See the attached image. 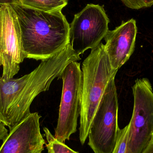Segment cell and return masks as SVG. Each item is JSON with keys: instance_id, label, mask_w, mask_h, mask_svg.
I'll list each match as a JSON object with an SVG mask.
<instances>
[{"instance_id": "7a4b0ae2", "label": "cell", "mask_w": 153, "mask_h": 153, "mask_svg": "<svg viewBox=\"0 0 153 153\" xmlns=\"http://www.w3.org/2000/svg\"><path fill=\"white\" fill-rule=\"evenodd\" d=\"M12 5L19 20L25 59L46 60L70 44V24L62 11L45 13Z\"/></svg>"}, {"instance_id": "4fadbf2b", "label": "cell", "mask_w": 153, "mask_h": 153, "mask_svg": "<svg viewBox=\"0 0 153 153\" xmlns=\"http://www.w3.org/2000/svg\"><path fill=\"white\" fill-rule=\"evenodd\" d=\"M128 134V128L127 125L120 130L117 143L111 153H127Z\"/></svg>"}, {"instance_id": "8992f818", "label": "cell", "mask_w": 153, "mask_h": 153, "mask_svg": "<svg viewBox=\"0 0 153 153\" xmlns=\"http://www.w3.org/2000/svg\"><path fill=\"white\" fill-rule=\"evenodd\" d=\"M59 79L63 82L62 97L54 137L62 143L69 140L76 131L81 111L82 71L80 63H69Z\"/></svg>"}, {"instance_id": "5bb4252c", "label": "cell", "mask_w": 153, "mask_h": 153, "mask_svg": "<svg viewBox=\"0 0 153 153\" xmlns=\"http://www.w3.org/2000/svg\"><path fill=\"white\" fill-rule=\"evenodd\" d=\"M124 5L132 10H138L153 5V0H120Z\"/></svg>"}, {"instance_id": "9c48e42d", "label": "cell", "mask_w": 153, "mask_h": 153, "mask_svg": "<svg viewBox=\"0 0 153 153\" xmlns=\"http://www.w3.org/2000/svg\"><path fill=\"white\" fill-rule=\"evenodd\" d=\"M40 118L38 112L30 113L10 130L0 153H42L46 142L40 131Z\"/></svg>"}, {"instance_id": "ba28073f", "label": "cell", "mask_w": 153, "mask_h": 153, "mask_svg": "<svg viewBox=\"0 0 153 153\" xmlns=\"http://www.w3.org/2000/svg\"><path fill=\"white\" fill-rule=\"evenodd\" d=\"M25 57L19 20L12 5L0 4V66L1 77L11 79L19 73Z\"/></svg>"}, {"instance_id": "e0dca14e", "label": "cell", "mask_w": 153, "mask_h": 153, "mask_svg": "<svg viewBox=\"0 0 153 153\" xmlns=\"http://www.w3.org/2000/svg\"><path fill=\"white\" fill-rule=\"evenodd\" d=\"M13 0H0V4H11Z\"/></svg>"}, {"instance_id": "277c9868", "label": "cell", "mask_w": 153, "mask_h": 153, "mask_svg": "<svg viewBox=\"0 0 153 153\" xmlns=\"http://www.w3.org/2000/svg\"><path fill=\"white\" fill-rule=\"evenodd\" d=\"M115 78L110 81L96 110L88 134V145L94 153H111L120 128Z\"/></svg>"}, {"instance_id": "30bf717a", "label": "cell", "mask_w": 153, "mask_h": 153, "mask_svg": "<svg viewBox=\"0 0 153 153\" xmlns=\"http://www.w3.org/2000/svg\"><path fill=\"white\" fill-rule=\"evenodd\" d=\"M137 31L136 21L134 19L123 21L115 29L108 31L104 38V48L114 70L118 71L133 54Z\"/></svg>"}, {"instance_id": "ac0fdd59", "label": "cell", "mask_w": 153, "mask_h": 153, "mask_svg": "<svg viewBox=\"0 0 153 153\" xmlns=\"http://www.w3.org/2000/svg\"></svg>"}, {"instance_id": "8fae6325", "label": "cell", "mask_w": 153, "mask_h": 153, "mask_svg": "<svg viewBox=\"0 0 153 153\" xmlns=\"http://www.w3.org/2000/svg\"><path fill=\"white\" fill-rule=\"evenodd\" d=\"M69 0H13L12 5L38 11L51 13L62 11Z\"/></svg>"}, {"instance_id": "9a60e30c", "label": "cell", "mask_w": 153, "mask_h": 153, "mask_svg": "<svg viewBox=\"0 0 153 153\" xmlns=\"http://www.w3.org/2000/svg\"><path fill=\"white\" fill-rule=\"evenodd\" d=\"M8 131L5 126L0 121V141H3L8 136Z\"/></svg>"}, {"instance_id": "52a82bcc", "label": "cell", "mask_w": 153, "mask_h": 153, "mask_svg": "<svg viewBox=\"0 0 153 153\" xmlns=\"http://www.w3.org/2000/svg\"><path fill=\"white\" fill-rule=\"evenodd\" d=\"M109 22L103 5L87 4L70 24L72 49L80 55L98 46L109 30Z\"/></svg>"}, {"instance_id": "7c38bea8", "label": "cell", "mask_w": 153, "mask_h": 153, "mask_svg": "<svg viewBox=\"0 0 153 153\" xmlns=\"http://www.w3.org/2000/svg\"><path fill=\"white\" fill-rule=\"evenodd\" d=\"M43 129L47 140L45 145L48 153H78L71 149L65 143L58 141L47 128H44Z\"/></svg>"}, {"instance_id": "3957f363", "label": "cell", "mask_w": 153, "mask_h": 153, "mask_svg": "<svg viewBox=\"0 0 153 153\" xmlns=\"http://www.w3.org/2000/svg\"><path fill=\"white\" fill-rule=\"evenodd\" d=\"M79 139L84 145L88 137L93 120L108 83L118 71L111 65L101 42L92 49L82 63Z\"/></svg>"}, {"instance_id": "5b68a950", "label": "cell", "mask_w": 153, "mask_h": 153, "mask_svg": "<svg viewBox=\"0 0 153 153\" xmlns=\"http://www.w3.org/2000/svg\"><path fill=\"white\" fill-rule=\"evenodd\" d=\"M133 93L134 109L127 125V153H141L153 138V91L149 79H137Z\"/></svg>"}, {"instance_id": "6da1fadb", "label": "cell", "mask_w": 153, "mask_h": 153, "mask_svg": "<svg viewBox=\"0 0 153 153\" xmlns=\"http://www.w3.org/2000/svg\"><path fill=\"white\" fill-rule=\"evenodd\" d=\"M81 59L70 43L61 52L41 61L28 74L9 79L1 76L0 121L11 130L31 113L30 106L36 97L49 90L69 63Z\"/></svg>"}, {"instance_id": "2e32d148", "label": "cell", "mask_w": 153, "mask_h": 153, "mask_svg": "<svg viewBox=\"0 0 153 153\" xmlns=\"http://www.w3.org/2000/svg\"><path fill=\"white\" fill-rule=\"evenodd\" d=\"M141 153H153V138L147 147Z\"/></svg>"}]
</instances>
